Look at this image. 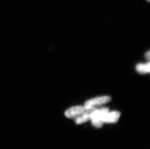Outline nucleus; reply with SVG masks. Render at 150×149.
Returning <instances> with one entry per match:
<instances>
[{"mask_svg": "<svg viewBox=\"0 0 150 149\" xmlns=\"http://www.w3.org/2000/svg\"><path fill=\"white\" fill-rule=\"evenodd\" d=\"M120 116V113L118 111H114L110 112H108L103 118V122L108 124H115L119 121Z\"/></svg>", "mask_w": 150, "mask_h": 149, "instance_id": "obj_5", "label": "nucleus"}, {"mask_svg": "<svg viewBox=\"0 0 150 149\" xmlns=\"http://www.w3.org/2000/svg\"><path fill=\"white\" fill-rule=\"evenodd\" d=\"M108 112L109 109L108 108L96 109L92 113L91 117V120L92 125L96 128H101L104 124L103 118Z\"/></svg>", "mask_w": 150, "mask_h": 149, "instance_id": "obj_1", "label": "nucleus"}, {"mask_svg": "<svg viewBox=\"0 0 150 149\" xmlns=\"http://www.w3.org/2000/svg\"><path fill=\"white\" fill-rule=\"evenodd\" d=\"M95 110L96 108L94 107H88V108L85 113H83V114L79 117L74 119L75 123L77 124H81L91 120L92 113Z\"/></svg>", "mask_w": 150, "mask_h": 149, "instance_id": "obj_4", "label": "nucleus"}, {"mask_svg": "<svg viewBox=\"0 0 150 149\" xmlns=\"http://www.w3.org/2000/svg\"><path fill=\"white\" fill-rule=\"evenodd\" d=\"M148 1H150V0H147Z\"/></svg>", "mask_w": 150, "mask_h": 149, "instance_id": "obj_8", "label": "nucleus"}, {"mask_svg": "<svg viewBox=\"0 0 150 149\" xmlns=\"http://www.w3.org/2000/svg\"><path fill=\"white\" fill-rule=\"evenodd\" d=\"M145 57L147 59H150V51H148L147 52H146L145 55Z\"/></svg>", "mask_w": 150, "mask_h": 149, "instance_id": "obj_7", "label": "nucleus"}, {"mask_svg": "<svg viewBox=\"0 0 150 149\" xmlns=\"http://www.w3.org/2000/svg\"><path fill=\"white\" fill-rule=\"evenodd\" d=\"M88 107L86 105L83 106H74L71 107L66 111L65 115L66 116L70 119H74L79 117L86 111Z\"/></svg>", "mask_w": 150, "mask_h": 149, "instance_id": "obj_2", "label": "nucleus"}, {"mask_svg": "<svg viewBox=\"0 0 150 149\" xmlns=\"http://www.w3.org/2000/svg\"><path fill=\"white\" fill-rule=\"evenodd\" d=\"M111 100V98L108 96H103L100 97H96L86 101L85 103V105L88 107L95 108V107L105 104Z\"/></svg>", "mask_w": 150, "mask_h": 149, "instance_id": "obj_3", "label": "nucleus"}, {"mask_svg": "<svg viewBox=\"0 0 150 149\" xmlns=\"http://www.w3.org/2000/svg\"><path fill=\"white\" fill-rule=\"evenodd\" d=\"M136 70L141 74H146L149 73L150 71V63L148 62L145 64L139 63L136 67Z\"/></svg>", "mask_w": 150, "mask_h": 149, "instance_id": "obj_6", "label": "nucleus"}]
</instances>
